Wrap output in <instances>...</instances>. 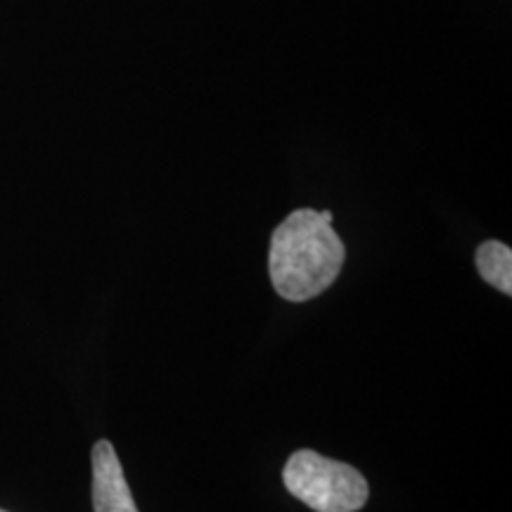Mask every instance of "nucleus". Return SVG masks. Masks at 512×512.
<instances>
[{"label":"nucleus","mask_w":512,"mask_h":512,"mask_svg":"<svg viewBox=\"0 0 512 512\" xmlns=\"http://www.w3.org/2000/svg\"><path fill=\"white\" fill-rule=\"evenodd\" d=\"M344 256V242L332 230V211L297 209L273 230L268 273L287 302H309L335 283Z\"/></svg>","instance_id":"nucleus-1"},{"label":"nucleus","mask_w":512,"mask_h":512,"mask_svg":"<svg viewBox=\"0 0 512 512\" xmlns=\"http://www.w3.org/2000/svg\"><path fill=\"white\" fill-rule=\"evenodd\" d=\"M283 482L294 498L316 512H356L368 501V482L356 467L330 460L311 448L292 453Z\"/></svg>","instance_id":"nucleus-2"},{"label":"nucleus","mask_w":512,"mask_h":512,"mask_svg":"<svg viewBox=\"0 0 512 512\" xmlns=\"http://www.w3.org/2000/svg\"><path fill=\"white\" fill-rule=\"evenodd\" d=\"M93 510L95 512H138L124 477L117 451L107 439L93 446Z\"/></svg>","instance_id":"nucleus-3"},{"label":"nucleus","mask_w":512,"mask_h":512,"mask_svg":"<svg viewBox=\"0 0 512 512\" xmlns=\"http://www.w3.org/2000/svg\"><path fill=\"white\" fill-rule=\"evenodd\" d=\"M477 271L498 292L512 294V249L498 240H489L477 249Z\"/></svg>","instance_id":"nucleus-4"},{"label":"nucleus","mask_w":512,"mask_h":512,"mask_svg":"<svg viewBox=\"0 0 512 512\" xmlns=\"http://www.w3.org/2000/svg\"><path fill=\"white\" fill-rule=\"evenodd\" d=\"M0 512H5V510H0Z\"/></svg>","instance_id":"nucleus-5"}]
</instances>
